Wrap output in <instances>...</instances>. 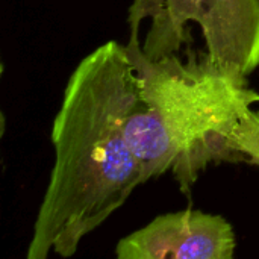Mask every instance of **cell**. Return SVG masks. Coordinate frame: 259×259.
<instances>
[{
    "label": "cell",
    "instance_id": "obj_3",
    "mask_svg": "<svg viewBox=\"0 0 259 259\" xmlns=\"http://www.w3.org/2000/svg\"><path fill=\"white\" fill-rule=\"evenodd\" d=\"M129 15L152 18L141 46L150 59L178 53L196 23L217 67L241 77L259 67V0H134Z\"/></svg>",
    "mask_w": 259,
    "mask_h": 259
},
{
    "label": "cell",
    "instance_id": "obj_2",
    "mask_svg": "<svg viewBox=\"0 0 259 259\" xmlns=\"http://www.w3.org/2000/svg\"><path fill=\"white\" fill-rule=\"evenodd\" d=\"M141 18L129 15L126 44L138 74L140 102L124 123V135L147 181L173 175L190 193L209 164L240 162L231 138L243 111L259 102L247 79L217 67L205 53L161 59L144 55L138 39Z\"/></svg>",
    "mask_w": 259,
    "mask_h": 259
},
{
    "label": "cell",
    "instance_id": "obj_5",
    "mask_svg": "<svg viewBox=\"0 0 259 259\" xmlns=\"http://www.w3.org/2000/svg\"><path fill=\"white\" fill-rule=\"evenodd\" d=\"M232 150L240 158V162H249L259 167V112L246 108L238 118L232 138Z\"/></svg>",
    "mask_w": 259,
    "mask_h": 259
},
{
    "label": "cell",
    "instance_id": "obj_4",
    "mask_svg": "<svg viewBox=\"0 0 259 259\" xmlns=\"http://www.w3.org/2000/svg\"><path fill=\"white\" fill-rule=\"evenodd\" d=\"M237 240L222 215L197 209L167 212L121 238L118 259H232Z\"/></svg>",
    "mask_w": 259,
    "mask_h": 259
},
{
    "label": "cell",
    "instance_id": "obj_1",
    "mask_svg": "<svg viewBox=\"0 0 259 259\" xmlns=\"http://www.w3.org/2000/svg\"><path fill=\"white\" fill-rule=\"evenodd\" d=\"M140 91L126 46L117 41H106L76 65L53 121L55 164L26 258L73 256L80 241L147 182L124 135Z\"/></svg>",
    "mask_w": 259,
    "mask_h": 259
}]
</instances>
